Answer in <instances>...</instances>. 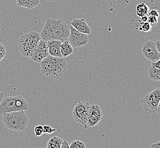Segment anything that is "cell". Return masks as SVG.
<instances>
[{
    "mask_svg": "<svg viewBox=\"0 0 160 148\" xmlns=\"http://www.w3.org/2000/svg\"><path fill=\"white\" fill-rule=\"evenodd\" d=\"M69 34V26L62 19L53 17L47 19L40 35L46 41L55 40L63 42L68 40Z\"/></svg>",
    "mask_w": 160,
    "mask_h": 148,
    "instance_id": "6da1fadb",
    "label": "cell"
},
{
    "mask_svg": "<svg viewBox=\"0 0 160 148\" xmlns=\"http://www.w3.org/2000/svg\"><path fill=\"white\" fill-rule=\"evenodd\" d=\"M41 74L53 79H59L64 73L67 65L65 58L47 56L40 62Z\"/></svg>",
    "mask_w": 160,
    "mask_h": 148,
    "instance_id": "7a4b0ae2",
    "label": "cell"
},
{
    "mask_svg": "<svg viewBox=\"0 0 160 148\" xmlns=\"http://www.w3.org/2000/svg\"><path fill=\"white\" fill-rule=\"evenodd\" d=\"M2 121L8 130L16 132L23 131L28 124V117L25 111H14L3 114Z\"/></svg>",
    "mask_w": 160,
    "mask_h": 148,
    "instance_id": "3957f363",
    "label": "cell"
},
{
    "mask_svg": "<svg viewBox=\"0 0 160 148\" xmlns=\"http://www.w3.org/2000/svg\"><path fill=\"white\" fill-rule=\"evenodd\" d=\"M28 108V103L22 96H8L0 103V115L14 111H27Z\"/></svg>",
    "mask_w": 160,
    "mask_h": 148,
    "instance_id": "277c9868",
    "label": "cell"
},
{
    "mask_svg": "<svg viewBox=\"0 0 160 148\" xmlns=\"http://www.w3.org/2000/svg\"><path fill=\"white\" fill-rule=\"evenodd\" d=\"M40 39V33L37 31H30L22 35L19 40V50L22 56L31 57Z\"/></svg>",
    "mask_w": 160,
    "mask_h": 148,
    "instance_id": "5b68a950",
    "label": "cell"
},
{
    "mask_svg": "<svg viewBox=\"0 0 160 148\" xmlns=\"http://www.w3.org/2000/svg\"><path fill=\"white\" fill-rule=\"evenodd\" d=\"M160 88L158 87L148 93L142 100L144 109L148 113L160 114Z\"/></svg>",
    "mask_w": 160,
    "mask_h": 148,
    "instance_id": "8992f818",
    "label": "cell"
},
{
    "mask_svg": "<svg viewBox=\"0 0 160 148\" xmlns=\"http://www.w3.org/2000/svg\"><path fill=\"white\" fill-rule=\"evenodd\" d=\"M90 104L89 102H80L74 107L72 114L74 120L88 128L87 120L89 113Z\"/></svg>",
    "mask_w": 160,
    "mask_h": 148,
    "instance_id": "52a82bcc",
    "label": "cell"
},
{
    "mask_svg": "<svg viewBox=\"0 0 160 148\" xmlns=\"http://www.w3.org/2000/svg\"><path fill=\"white\" fill-rule=\"evenodd\" d=\"M70 34L68 39L73 48H79L85 46L89 42L87 34H83L77 31L73 27L69 25Z\"/></svg>",
    "mask_w": 160,
    "mask_h": 148,
    "instance_id": "ba28073f",
    "label": "cell"
},
{
    "mask_svg": "<svg viewBox=\"0 0 160 148\" xmlns=\"http://www.w3.org/2000/svg\"><path fill=\"white\" fill-rule=\"evenodd\" d=\"M142 54L145 58L151 62H156L160 60V52L157 49L154 42L148 40L142 47Z\"/></svg>",
    "mask_w": 160,
    "mask_h": 148,
    "instance_id": "9c48e42d",
    "label": "cell"
},
{
    "mask_svg": "<svg viewBox=\"0 0 160 148\" xmlns=\"http://www.w3.org/2000/svg\"><path fill=\"white\" fill-rule=\"evenodd\" d=\"M48 56H49V53L47 41L41 38L30 58L34 62L40 63L42 59Z\"/></svg>",
    "mask_w": 160,
    "mask_h": 148,
    "instance_id": "30bf717a",
    "label": "cell"
},
{
    "mask_svg": "<svg viewBox=\"0 0 160 148\" xmlns=\"http://www.w3.org/2000/svg\"><path fill=\"white\" fill-rule=\"evenodd\" d=\"M103 117V112L99 105L90 104L89 113L87 120V126L92 127L98 125Z\"/></svg>",
    "mask_w": 160,
    "mask_h": 148,
    "instance_id": "8fae6325",
    "label": "cell"
},
{
    "mask_svg": "<svg viewBox=\"0 0 160 148\" xmlns=\"http://www.w3.org/2000/svg\"><path fill=\"white\" fill-rule=\"evenodd\" d=\"M71 25L72 27L77 30V31L83 34H91L92 29L89 25L87 24L85 19H73L71 22Z\"/></svg>",
    "mask_w": 160,
    "mask_h": 148,
    "instance_id": "7c38bea8",
    "label": "cell"
},
{
    "mask_svg": "<svg viewBox=\"0 0 160 148\" xmlns=\"http://www.w3.org/2000/svg\"><path fill=\"white\" fill-rule=\"evenodd\" d=\"M48 47V53L50 56L57 57H62L60 52V46L62 43L60 40H52L47 41Z\"/></svg>",
    "mask_w": 160,
    "mask_h": 148,
    "instance_id": "4fadbf2b",
    "label": "cell"
},
{
    "mask_svg": "<svg viewBox=\"0 0 160 148\" xmlns=\"http://www.w3.org/2000/svg\"><path fill=\"white\" fill-rule=\"evenodd\" d=\"M17 5L24 7L28 9L31 10L37 6L40 3L39 0H16Z\"/></svg>",
    "mask_w": 160,
    "mask_h": 148,
    "instance_id": "5bb4252c",
    "label": "cell"
},
{
    "mask_svg": "<svg viewBox=\"0 0 160 148\" xmlns=\"http://www.w3.org/2000/svg\"><path fill=\"white\" fill-rule=\"evenodd\" d=\"M60 52L63 58H66L73 53V49L71 43L68 41L65 40L62 42L60 46Z\"/></svg>",
    "mask_w": 160,
    "mask_h": 148,
    "instance_id": "9a60e30c",
    "label": "cell"
},
{
    "mask_svg": "<svg viewBox=\"0 0 160 148\" xmlns=\"http://www.w3.org/2000/svg\"><path fill=\"white\" fill-rule=\"evenodd\" d=\"M149 11V6L148 4L145 3H141L136 6V14L139 17H142V16L148 15V12Z\"/></svg>",
    "mask_w": 160,
    "mask_h": 148,
    "instance_id": "2e32d148",
    "label": "cell"
},
{
    "mask_svg": "<svg viewBox=\"0 0 160 148\" xmlns=\"http://www.w3.org/2000/svg\"><path fill=\"white\" fill-rule=\"evenodd\" d=\"M148 75L151 80L153 81H160V69L155 68L151 65L148 70Z\"/></svg>",
    "mask_w": 160,
    "mask_h": 148,
    "instance_id": "e0dca14e",
    "label": "cell"
},
{
    "mask_svg": "<svg viewBox=\"0 0 160 148\" xmlns=\"http://www.w3.org/2000/svg\"><path fill=\"white\" fill-rule=\"evenodd\" d=\"M62 141L63 140L61 137L54 136L48 141L47 144V148H60V145Z\"/></svg>",
    "mask_w": 160,
    "mask_h": 148,
    "instance_id": "ac0fdd59",
    "label": "cell"
},
{
    "mask_svg": "<svg viewBox=\"0 0 160 148\" xmlns=\"http://www.w3.org/2000/svg\"><path fill=\"white\" fill-rule=\"evenodd\" d=\"M86 146L84 142L81 141L80 140H75L71 142L69 145L70 148H85Z\"/></svg>",
    "mask_w": 160,
    "mask_h": 148,
    "instance_id": "d6986e66",
    "label": "cell"
},
{
    "mask_svg": "<svg viewBox=\"0 0 160 148\" xmlns=\"http://www.w3.org/2000/svg\"><path fill=\"white\" fill-rule=\"evenodd\" d=\"M140 30L144 32H148L152 30V26L149 24V23H148V22H142V26H141V28H140Z\"/></svg>",
    "mask_w": 160,
    "mask_h": 148,
    "instance_id": "ffe728a7",
    "label": "cell"
},
{
    "mask_svg": "<svg viewBox=\"0 0 160 148\" xmlns=\"http://www.w3.org/2000/svg\"><path fill=\"white\" fill-rule=\"evenodd\" d=\"M34 133L35 135L36 136H41L43 135V127L42 125H38L35 127L34 128Z\"/></svg>",
    "mask_w": 160,
    "mask_h": 148,
    "instance_id": "44dd1931",
    "label": "cell"
},
{
    "mask_svg": "<svg viewBox=\"0 0 160 148\" xmlns=\"http://www.w3.org/2000/svg\"><path fill=\"white\" fill-rule=\"evenodd\" d=\"M148 23H149V24L152 26H154L157 25V22H158V18L154 16H148Z\"/></svg>",
    "mask_w": 160,
    "mask_h": 148,
    "instance_id": "7402d4cb",
    "label": "cell"
},
{
    "mask_svg": "<svg viewBox=\"0 0 160 148\" xmlns=\"http://www.w3.org/2000/svg\"><path fill=\"white\" fill-rule=\"evenodd\" d=\"M43 133H47V134H51L52 133L55 132L56 130L55 128H53L51 126L48 125H45L43 126Z\"/></svg>",
    "mask_w": 160,
    "mask_h": 148,
    "instance_id": "603a6c76",
    "label": "cell"
},
{
    "mask_svg": "<svg viewBox=\"0 0 160 148\" xmlns=\"http://www.w3.org/2000/svg\"><path fill=\"white\" fill-rule=\"evenodd\" d=\"M6 49L2 43L0 42V62L6 56Z\"/></svg>",
    "mask_w": 160,
    "mask_h": 148,
    "instance_id": "cb8c5ba5",
    "label": "cell"
},
{
    "mask_svg": "<svg viewBox=\"0 0 160 148\" xmlns=\"http://www.w3.org/2000/svg\"><path fill=\"white\" fill-rule=\"evenodd\" d=\"M148 16H154L158 18L160 16V13L158 12V10L153 9L149 10L148 13Z\"/></svg>",
    "mask_w": 160,
    "mask_h": 148,
    "instance_id": "d4e9b609",
    "label": "cell"
},
{
    "mask_svg": "<svg viewBox=\"0 0 160 148\" xmlns=\"http://www.w3.org/2000/svg\"><path fill=\"white\" fill-rule=\"evenodd\" d=\"M60 148H69V144L67 141L63 140L60 145Z\"/></svg>",
    "mask_w": 160,
    "mask_h": 148,
    "instance_id": "484cf974",
    "label": "cell"
},
{
    "mask_svg": "<svg viewBox=\"0 0 160 148\" xmlns=\"http://www.w3.org/2000/svg\"><path fill=\"white\" fill-rule=\"evenodd\" d=\"M151 65L154 67L155 68L160 69V60L157 61L156 62H152L151 63Z\"/></svg>",
    "mask_w": 160,
    "mask_h": 148,
    "instance_id": "4316f807",
    "label": "cell"
},
{
    "mask_svg": "<svg viewBox=\"0 0 160 148\" xmlns=\"http://www.w3.org/2000/svg\"><path fill=\"white\" fill-rule=\"evenodd\" d=\"M151 148H160V141L156 142L151 145Z\"/></svg>",
    "mask_w": 160,
    "mask_h": 148,
    "instance_id": "83f0119b",
    "label": "cell"
},
{
    "mask_svg": "<svg viewBox=\"0 0 160 148\" xmlns=\"http://www.w3.org/2000/svg\"><path fill=\"white\" fill-rule=\"evenodd\" d=\"M154 43H155V45H156V48H157V49L158 50V51H160V40H156L155 42H154Z\"/></svg>",
    "mask_w": 160,
    "mask_h": 148,
    "instance_id": "f1b7e54d",
    "label": "cell"
},
{
    "mask_svg": "<svg viewBox=\"0 0 160 148\" xmlns=\"http://www.w3.org/2000/svg\"><path fill=\"white\" fill-rule=\"evenodd\" d=\"M140 18H141L140 20V22H147V21H148V15L142 16Z\"/></svg>",
    "mask_w": 160,
    "mask_h": 148,
    "instance_id": "f546056e",
    "label": "cell"
},
{
    "mask_svg": "<svg viewBox=\"0 0 160 148\" xmlns=\"http://www.w3.org/2000/svg\"><path fill=\"white\" fill-rule=\"evenodd\" d=\"M4 95H5L4 93L2 92H0V103L1 102V101L4 98Z\"/></svg>",
    "mask_w": 160,
    "mask_h": 148,
    "instance_id": "4dcf8cb0",
    "label": "cell"
},
{
    "mask_svg": "<svg viewBox=\"0 0 160 148\" xmlns=\"http://www.w3.org/2000/svg\"><path fill=\"white\" fill-rule=\"evenodd\" d=\"M47 1V2H49V3H51V2H53V1H54L55 0H46Z\"/></svg>",
    "mask_w": 160,
    "mask_h": 148,
    "instance_id": "1f68e13d",
    "label": "cell"
}]
</instances>
